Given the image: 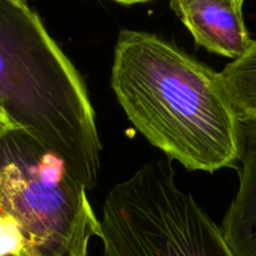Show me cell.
<instances>
[{"instance_id": "6da1fadb", "label": "cell", "mask_w": 256, "mask_h": 256, "mask_svg": "<svg viewBox=\"0 0 256 256\" xmlns=\"http://www.w3.org/2000/svg\"><path fill=\"white\" fill-rule=\"evenodd\" d=\"M110 85L139 132L188 170L214 172L239 162L240 120L220 72L169 40L122 29Z\"/></svg>"}, {"instance_id": "7a4b0ae2", "label": "cell", "mask_w": 256, "mask_h": 256, "mask_svg": "<svg viewBox=\"0 0 256 256\" xmlns=\"http://www.w3.org/2000/svg\"><path fill=\"white\" fill-rule=\"evenodd\" d=\"M0 109L94 189L102 142L82 75L34 9L0 0Z\"/></svg>"}, {"instance_id": "3957f363", "label": "cell", "mask_w": 256, "mask_h": 256, "mask_svg": "<svg viewBox=\"0 0 256 256\" xmlns=\"http://www.w3.org/2000/svg\"><path fill=\"white\" fill-rule=\"evenodd\" d=\"M86 188L59 156L14 128L0 135V225L20 256H86L102 238Z\"/></svg>"}, {"instance_id": "277c9868", "label": "cell", "mask_w": 256, "mask_h": 256, "mask_svg": "<svg viewBox=\"0 0 256 256\" xmlns=\"http://www.w3.org/2000/svg\"><path fill=\"white\" fill-rule=\"evenodd\" d=\"M104 256H235L222 230L176 184L170 160H152L115 185L102 206Z\"/></svg>"}, {"instance_id": "5b68a950", "label": "cell", "mask_w": 256, "mask_h": 256, "mask_svg": "<svg viewBox=\"0 0 256 256\" xmlns=\"http://www.w3.org/2000/svg\"><path fill=\"white\" fill-rule=\"evenodd\" d=\"M169 5L196 45L209 52L235 60L252 45L242 0H172Z\"/></svg>"}, {"instance_id": "8992f818", "label": "cell", "mask_w": 256, "mask_h": 256, "mask_svg": "<svg viewBox=\"0 0 256 256\" xmlns=\"http://www.w3.org/2000/svg\"><path fill=\"white\" fill-rule=\"evenodd\" d=\"M239 189L222 222L225 242L235 256H256V124L239 125Z\"/></svg>"}, {"instance_id": "52a82bcc", "label": "cell", "mask_w": 256, "mask_h": 256, "mask_svg": "<svg viewBox=\"0 0 256 256\" xmlns=\"http://www.w3.org/2000/svg\"><path fill=\"white\" fill-rule=\"evenodd\" d=\"M220 76L238 119L256 124V40L224 68Z\"/></svg>"}, {"instance_id": "ba28073f", "label": "cell", "mask_w": 256, "mask_h": 256, "mask_svg": "<svg viewBox=\"0 0 256 256\" xmlns=\"http://www.w3.org/2000/svg\"><path fill=\"white\" fill-rule=\"evenodd\" d=\"M14 128L16 126L10 122L9 118H8L6 115L4 114V112L0 109V135H2L5 132H8V130L14 129Z\"/></svg>"}]
</instances>
